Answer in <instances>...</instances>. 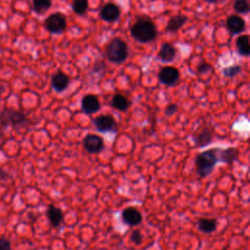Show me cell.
<instances>
[{
	"mask_svg": "<svg viewBox=\"0 0 250 250\" xmlns=\"http://www.w3.org/2000/svg\"><path fill=\"white\" fill-rule=\"evenodd\" d=\"M218 155H219V161L230 165L237 159L238 149L233 146H229L225 149L219 148Z\"/></svg>",
	"mask_w": 250,
	"mask_h": 250,
	"instance_id": "5bb4252c",
	"label": "cell"
},
{
	"mask_svg": "<svg viewBox=\"0 0 250 250\" xmlns=\"http://www.w3.org/2000/svg\"><path fill=\"white\" fill-rule=\"evenodd\" d=\"M121 219H122L123 223L126 224L127 226L134 227V226H138L142 223L143 216L137 208H135L133 206H130V207L125 208L122 211Z\"/></svg>",
	"mask_w": 250,
	"mask_h": 250,
	"instance_id": "ba28073f",
	"label": "cell"
},
{
	"mask_svg": "<svg viewBox=\"0 0 250 250\" xmlns=\"http://www.w3.org/2000/svg\"><path fill=\"white\" fill-rule=\"evenodd\" d=\"M240 71H241V66L239 64H234V65H231L229 67H225L223 69V74L226 77L231 78V77H234L235 75L239 74Z\"/></svg>",
	"mask_w": 250,
	"mask_h": 250,
	"instance_id": "d4e9b609",
	"label": "cell"
},
{
	"mask_svg": "<svg viewBox=\"0 0 250 250\" xmlns=\"http://www.w3.org/2000/svg\"><path fill=\"white\" fill-rule=\"evenodd\" d=\"M213 140V132L208 127H204L194 138V146L198 148L208 146Z\"/></svg>",
	"mask_w": 250,
	"mask_h": 250,
	"instance_id": "4fadbf2b",
	"label": "cell"
},
{
	"mask_svg": "<svg viewBox=\"0 0 250 250\" xmlns=\"http://www.w3.org/2000/svg\"><path fill=\"white\" fill-rule=\"evenodd\" d=\"M131 35L141 43H147L156 37V28L154 23L147 18H140L131 26Z\"/></svg>",
	"mask_w": 250,
	"mask_h": 250,
	"instance_id": "7a4b0ae2",
	"label": "cell"
},
{
	"mask_svg": "<svg viewBox=\"0 0 250 250\" xmlns=\"http://www.w3.org/2000/svg\"><path fill=\"white\" fill-rule=\"evenodd\" d=\"M105 54L111 62L120 63L128 57V47L125 41L120 38H113L106 46Z\"/></svg>",
	"mask_w": 250,
	"mask_h": 250,
	"instance_id": "3957f363",
	"label": "cell"
},
{
	"mask_svg": "<svg viewBox=\"0 0 250 250\" xmlns=\"http://www.w3.org/2000/svg\"><path fill=\"white\" fill-rule=\"evenodd\" d=\"M227 26L231 33L237 34L242 32L245 29V21L241 17L232 15L228 18Z\"/></svg>",
	"mask_w": 250,
	"mask_h": 250,
	"instance_id": "2e32d148",
	"label": "cell"
},
{
	"mask_svg": "<svg viewBox=\"0 0 250 250\" xmlns=\"http://www.w3.org/2000/svg\"><path fill=\"white\" fill-rule=\"evenodd\" d=\"M188 18L182 15H177L174 16L172 18H170V20L168 21L167 26H166V30L168 31H177L179 30L187 21Z\"/></svg>",
	"mask_w": 250,
	"mask_h": 250,
	"instance_id": "ffe728a7",
	"label": "cell"
},
{
	"mask_svg": "<svg viewBox=\"0 0 250 250\" xmlns=\"http://www.w3.org/2000/svg\"><path fill=\"white\" fill-rule=\"evenodd\" d=\"M219 148H210L197 153L195 157L196 173L201 178H205L211 174L214 167L219 162Z\"/></svg>",
	"mask_w": 250,
	"mask_h": 250,
	"instance_id": "6da1fadb",
	"label": "cell"
},
{
	"mask_svg": "<svg viewBox=\"0 0 250 250\" xmlns=\"http://www.w3.org/2000/svg\"><path fill=\"white\" fill-rule=\"evenodd\" d=\"M180 77L179 70L174 66H164L158 73V79L165 85H174Z\"/></svg>",
	"mask_w": 250,
	"mask_h": 250,
	"instance_id": "9c48e42d",
	"label": "cell"
},
{
	"mask_svg": "<svg viewBox=\"0 0 250 250\" xmlns=\"http://www.w3.org/2000/svg\"><path fill=\"white\" fill-rule=\"evenodd\" d=\"M205 2H208V3H216L218 0H204Z\"/></svg>",
	"mask_w": 250,
	"mask_h": 250,
	"instance_id": "f546056e",
	"label": "cell"
},
{
	"mask_svg": "<svg viewBox=\"0 0 250 250\" xmlns=\"http://www.w3.org/2000/svg\"><path fill=\"white\" fill-rule=\"evenodd\" d=\"M177 111H178V105L176 104H169L164 109V114L166 116H171L175 114Z\"/></svg>",
	"mask_w": 250,
	"mask_h": 250,
	"instance_id": "4316f807",
	"label": "cell"
},
{
	"mask_svg": "<svg viewBox=\"0 0 250 250\" xmlns=\"http://www.w3.org/2000/svg\"><path fill=\"white\" fill-rule=\"evenodd\" d=\"M72 9L76 14L84 15L88 9V0H74Z\"/></svg>",
	"mask_w": 250,
	"mask_h": 250,
	"instance_id": "603a6c76",
	"label": "cell"
},
{
	"mask_svg": "<svg viewBox=\"0 0 250 250\" xmlns=\"http://www.w3.org/2000/svg\"><path fill=\"white\" fill-rule=\"evenodd\" d=\"M198 230L203 233H211L217 229V220L214 218H200L196 223Z\"/></svg>",
	"mask_w": 250,
	"mask_h": 250,
	"instance_id": "e0dca14e",
	"label": "cell"
},
{
	"mask_svg": "<svg viewBox=\"0 0 250 250\" xmlns=\"http://www.w3.org/2000/svg\"><path fill=\"white\" fill-rule=\"evenodd\" d=\"M236 47L237 51L241 56H248L250 54V46H249V36L241 35L236 39Z\"/></svg>",
	"mask_w": 250,
	"mask_h": 250,
	"instance_id": "44dd1931",
	"label": "cell"
},
{
	"mask_svg": "<svg viewBox=\"0 0 250 250\" xmlns=\"http://www.w3.org/2000/svg\"><path fill=\"white\" fill-rule=\"evenodd\" d=\"M233 9L239 14H246L249 12V4L247 0H234Z\"/></svg>",
	"mask_w": 250,
	"mask_h": 250,
	"instance_id": "cb8c5ba5",
	"label": "cell"
},
{
	"mask_svg": "<svg viewBox=\"0 0 250 250\" xmlns=\"http://www.w3.org/2000/svg\"><path fill=\"white\" fill-rule=\"evenodd\" d=\"M68 84H69V78L63 72H58L54 74L51 79V85L53 89L59 93L65 90Z\"/></svg>",
	"mask_w": 250,
	"mask_h": 250,
	"instance_id": "9a60e30c",
	"label": "cell"
},
{
	"mask_svg": "<svg viewBox=\"0 0 250 250\" xmlns=\"http://www.w3.org/2000/svg\"><path fill=\"white\" fill-rule=\"evenodd\" d=\"M27 122H28V119L22 111L7 107L0 112V125L2 127H7V126L18 127V126L24 125Z\"/></svg>",
	"mask_w": 250,
	"mask_h": 250,
	"instance_id": "277c9868",
	"label": "cell"
},
{
	"mask_svg": "<svg viewBox=\"0 0 250 250\" xmlns=\"http://www.w3.org/2000/svg\"><path fill=\"white\" fill-rule=\"evenodd\" d=\"M101 107L100 101L97 96L89 94L83 97L81 101V108L84 113L92 114L97 112Z\"/></svg>",
	"mask_w": 250,
	"mask_h": 250,
	"instance_id": "30bf717a",
	"label": "cell"
},
{
	"mask_svg": "<svg viewBox=\"0 0 250 250\" xmlns=\"http://www.w3.org/2000/svg\"><path fill=\"white\" fill-rule=\"evenodd\" d=\"M0 250H12L10 240L6 238H0Z\"/></svg>",
	"mask_w": 250,
	"mask_h": 250,
	"instance_id": "f1b7e54d",
	"label": "cell"
},
{
	"mask_svg": "<svg viewBox=\"0 0 250 250\" xmlns=\"http://www.w3.org/2000/svg\"><path fill=\"white\" fill-rule=\"evenodd\" d=\"M32 5L36 13H44L51 7L52 0H32Z\"/></svg>",
	"mask_w": 250,
	"mask_h": 250,
	"instance_id": "7402d4cb",
	"label": "cell"
},
{
	"mask_svg": "<svg viewBox=\"0 0 250 250\" xmlns=\"http://www.w3.org/2000/svg\"><path fill=\"white\" fill-rule=\"evenodd\" d=\"M46 215L51 223V225L54 227V228H58L62 225V221H63V212L61 208L53 205V204H50L47 208V211H46Z\"/></svg>",
	"mask_w": 250,
	"mask_h": 250,
	"instance_id": "7c38bea8",
	"label": "cell"
},
{
	"mask_svg": "<svg viewBox=\"0 0 250 250\" xmlns=\"http://www.w3.org/2000/svg\"><path fill=\"white\" fill-rule=\"evenodd\" d=\"M130 239L135 245H140L143 241V234L139 229H134L130 234Z\"/></svg>",
	"mask_w": 250,
	"mask_h": 250,
	"instance_id": "484cf974",
	"label": "cell"
},
{
	"mask_svg": "<svg viewBox=\"0 0 250 250\" xmlns=\"http://www.w3.org/2000/svg\"><path fill=\"white\" fill-rule=\"evenodd\" d=\"M83 146L87 152L93 154L102 151L104 149V144L102 137L95 134H88L83 139Z\"/></svg>",
	"mask_w": 250,
	"mask_h": 250,
	"instance_id": "52a82bcc",
	"label": "cell"
},
{
	"mask_svg": "<svg viewBox=\"0 0 250 250\" xmlns=\"http://www.w3.org/2000/svg\"><path fill=\"white\" fill-rule=\"evenodd\" d=\"M176 57V49L173 45L169 43H164L158 53V58L164 62H172Z\"/></svg>",
	"mask_w": 250,
	"mask_h": 250,
	"instance_id": "ac0fdd59",
	"label": "cell"
},
{
	"mask_svg": "<svg viewBox=\"0 0 250 250\" xmlns=\"http://www.w3.org/2000/svg\"><path fill=\"white\" fill-rule=\"evenodd\" d=\"M119 16H120V9L117 5L113 3L105 4L100 12L101 19L109 22L115 21L116 20H118Z\"/></svg>",
	"mask_w": 250,
	"mask_h": 250,
	"instance_id": "8fae6325",
	"label": "cell"
},
{
	"mask_svg": "<svg viewBox=\"0 0 250 250\" xmlns=\"http://www.w3.org/2000/svg\"><path fill=\"white\" fill-rule=\"evenodd\" d=\"M94 125L98 131L102 133L116 132L117 124L111 115H99L94 119Z\"/></svg>",
	"mask_w": 250,
	"mask_h": 250,
	"instance_id": "8992f818",
	"label": "cell"
},
{
	"mask_svg": "<svg viewBox=\"0 0 250 250\" xmlns=\"http://www.w3.org/2000/svg\"><path fill=\"white\" fill-rule=\"evenodd\" d=\"M110 104H111V106L113 108H115V109H117L119 111L124 112V111H126L129 108L130 102L123 95L115 94V95H113V97H112V99L110 101Z\"/></svg>",
	"mask_w": 250,
	"mask_h": 250,
	"instance_id": "d6986e66",
	"label": "cell"
},
{
	"mask_svg": "<svg viewBox=\"0 0 250 250\" xmlns=\"http://www.w3.org/2000/svg\"><path fill=\"white\" fill-rule=\"evenodd\" d=\"M212 70V66L209 64V63H206V62H202L198 68H197V71L201 74H205V73H208Z\"/></svg>",
	"mask_w": 250,
	"mask_h": 250,
	"instance_id": "83f0119b",
	"label": "cell"
},
{
	"mask_svg": "<svg viewBox=\"0 0 250 250\" xmlns=\"http://www.w3.org/2000/svg\"><path fill=\"white\" fill-rule=\"evenodd\" d=\"M45 28L51 33H62L66 28V19L62 13L51 14L44 21Z\"/></svg>",
	"mask_w": 250,
	"mask_h": 250,
	"instance_id": "5b68a950",
	"label": "cell"
}]
</instances>
